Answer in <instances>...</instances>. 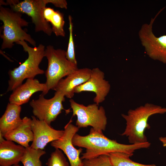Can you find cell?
<instances>
[{
  "mask_svg": "<svg viewBox=\"0 0 166 166\" xmlns=\"http://www.w3.org/2000/svg\"><path fill=\"white\" fill-rule=\"evenodd\" d=\"M72 142L74 146L86 148L85 152L81 157V160L116 152L126 153L131 156L136 150L148 148L151 145L148 141L130 144H120L105 136L102 131L95 130L93 128L86 136H81L76 133Z\"/></svg>",
  "mask_w": 166,
  "mask_h": 166,
  "instance_id": "1",
  "label": "cell"
},
{
  "mask_svg": "<svg viewBox=\"0 0 166 166\" xmlns=\"http://www.w3.org/2000/svg\"><path fill=\"white\" fill-rule=\"evenodd\" d=\"M165 113L166 108L149 103L130 109L127 114H121L126 121V126L121 135L127 137L131 144L146 142L147 139L144 133L146 128H150L148 123L149 118L154 114Z\"/></svg>",
  "mask_w": 166,
  "mask_h": 166,
  "instance_id": "2",
  "label": "cell"
},
{
  "mask_svg": "<svg viewBox=\"0 0 166 166\" xmlns=\"http://www.w3.org/2000/svg\"><path fill=\"white\" fill-rule=\"evenodd\" d=\"M21 45L28 54V57L18 67L9 70L7 91H13L22 84L26 79H34L37 75L45 73V71L39 67L40 64L45 57V46L40 44L38 46L32 47L25 41L16 43Z\"/></svg>",
  "mask_w": 166,
  "mask_h": 166,
  "instance_id": "3",
  "label": "cell"
},
{
  "mask_svg": "<svg viewBox=\"0 0 166 166\" xmlns=\"http://www.w3.org/2000/svg\"><path fill=\"white\" fill-rule=\"evenodd\" d=\"M0 20L3 24L0 28V37L2 40V49L11 48L20 41H26L34 47L36 42L22 27L28 26L29 23L22 17V13L11 8L0 6Z\"/></svg>",
  "mask_w": 166,
  "mask_h": 166,
  "instance_id": "4",
  "label": "cell"
},
{
  "mask_svg": "<svg viewBox=\"0 0 166 166\" xmlns=\"http://www.w3.org/2000/svg\"><path fill=\"white\" fill-rule=\"evenodd\" d=\"M0 6L10 5L13 11L26 14L31 18L35 26V31H42L49 36L53 32L49 22L45 19L44 12L46 5L51 3L55 6L67 9V2L65 0H8L6 2L0 0Z\"/></svg>",
  "mask_w": 166,
  "mask_h": 166,
  "instance_id": "5",
  "label": "cell"
},
{
  "mask_svg": "<svg viewBox=\"0 0 166 166\" xmlns=\"http://www.w3.org/2000/svg\"><path fill=\"white\" fill-rule=\"evenodd\" d=\"M45 57L48 61L47 68L45 73L46 78L45 83L48 93L50 89L53 90L61 79L78 68L77 64L67 59L66 51L60 49H55L52 45L46 46Z\"/></svg>",
  "mask_w": 166,
  "mask_h": 166,
  "instance_id": "6",
  "label": "cell"
},
{
  "mask_svg": "<svg viewBox=\"0 0 166 166\" xmlns=\"http://www.w3.org/2000/svg\"><path fill=\"white\" fill-rule=\"evenodd\" d=\"M73 116H76V125L78 128L91 126L98 131L105 130L107 118L104 107L94 103L85 106L76 102L71 99L69 101Z\"/></svg>",
  "mask_w": 166,
  "mask_h": 166,
  "instance_id": "7",
  "label": "cell"
},
{
  "mask_svg": "<svg viewBox=\"0 0 166 166\" xmlns=\"http://www.w3.org/2000/svg\"><path fill=\"white\" fill-rule=\"evenodd\" d=\"M65 97L61 93L56 91L53 97L47 99L42 93L38 99L33 100L30 103L34 115L38 120L44 121L50 125L62 110H65L67 113L70 112L65 110L63 106L62 103L65 101Z\"/></svg>",
  "mask_w": 166,
  "mask_h": 166,
  "instance_id": "8",
  "label": "cell"
},
{
  "mask_svg": "<svg viewBox=\"0 0 166 166\" xmlns=\"http://www.w3.org/2000/svg\"><path fill=\"white\" fill-rule=\"evenodd\" d=\"M159 12L149 24L143 25L139 32L141 43L146 54L154 60L166 64V35L156 37L152 32V25Z\"/></svg>",
  "mask_w": 166,
  "mask_h": 166,
  "instance_id": "9",
  "label": "cell"
},
{
  "mask_svg": "<svg viewBox=\"0 0 166 166\" xmlns=\"http://www.w3.org/2000/svg\"><path fill=\"white\" fill-rule=\"evenodd\" d=\"M72 118L64 127V132L59 139L51 142V145L55 148L62 150L65 154L69 160L70 166H82V160L80 157L82 149H77L73 145L72 140L79 128L73 124Z\"/></svg>",
  "mask_w": 166,
  "mask_h": 166,
  "instance_id": "10",
  "label": "cell"
},
{
  "mask_svg": "<svg viewBox=\"0 0 166 166\" xmlns=\"http://www.w3.org/2000/svg\"><path fill=\"white\" fill-rule=\"evenodd\" d=\"M104 73L98 68L91 70L90 76L85 83L76 87L74 93L84 91L92 92L96 94L93 101L99 105L104 101L110 89V85L108 81L104 79Z\"/></svg>",
  "mask_w": 166,
  "mask_h": 166,
  "instance_id": "11",
  "label": "cell"
},
{
  "mask_svg": "<svg viewBox=\"0 0 166 166\" xmlns=\"http://www.w3.org/2000/svg\"><path fill=\"white\" fill-rule=\"evenodd\" d=\"M32 118L34 139L31 148L43 150L48 143L60 139L63 135L64 130L55 129L45 121L37 119L34 116Z\"/></svg>",
  "mask_w": 166,
  "mask_h": 166,
  "instance_id": "12",
  "label": "cell"
},
{
  "mask_svg": "<svg viewBox=\"0 0 166 166\" xmlns=\"http://www.w3.org/2000/svg\"><path fill=\"white\" fill-rule=\"evenodd\" d=\"M42 92L44 95L48 93L45 83H41L36 79H28L26 82L13 91L9 98V103L21 105L27 103L33 94Z\"/></svg>",
  "mask_w": 166,
  "mask_h": 166,
  "instance_id": "13",
  "label": "cell"
},
{
  "mask_svg": "<svg viewBox=\"0 0 166 166\" xmlns=\"http://www.w3.org/2000/svg\"><path fill=\"white\" fill-rule=\"evenodd\" d=\"M92 69L87 68L78 69L59 81L53 89L59 92L66 97L71 99L74 95L75 88L87 81Z\"/></svg>",
  "mask_w": 166,
  "mask_h": 166,
  "instance_id": "14",
  "label": "cell"
},
{
  "mask_svg": "<svg viewBox=\"0 0 166 166\" xmlns=\"http://www.w3.org/2000/svg\"><path fill=\"white\" fill-rule=\"evenodd\" d=\"M26 148L16 145L13 141L4 140L0 142V165L12 166L21 161Z\"/></svg>",
  "mask_w": 166,
  "mask_h": 166,
  "instance_id": "15",
  "label": "cell"
},
{
  "mask_svg": "<svg viewBox=\"0 0 166 166\" xmlns=\"http://www.w3.org/2000/svg\"><path fill=\"white\" fill-rule=\"evenodd\" d=\"M21 124L14 129L4 136L6 140L14 141L24 147H29V143L33 141L34 134L31 127L32 119L25 117Z\"/></svg>",
  "mask_w": 166,
  "mask_h": 166,
  "instance_id": "16",
  "label": "cell"
},
{
  "mask_svg": "<svg viewBox=\"0 0 166 166\" xmlns=\"http://www.w3.org/2000/svg\"><path fill=\"white\" fill-rule=\"evenodd\" d=\"M21 107L8 103L4 114L0 119V133L4 136L18 127L22 119L20 117Z\"/></svg>",
  "mask_w": 166,
  "mask_h": 166,
  "instance_id": "17",
  "label": "cell"
},
{
  "mask_svg": "<svg viewBox=\"0 0 166 166\" xmlns=\"http://www.w3.org/2000/svg\"><path fill=\"white\" fill-rule=\"evenodd\" d=\"M44 15L46 20L51 23L53 32L56 36L65 37V34L64 26L65 22L63 14L58 10L55 11L53 8L46 7Z\"/></svg>",
  "mask_w": 166,
  "mask_h": 166,
  "instance_id": "18",
  "label": "cell"
},
{
  "mask_svg": "<svg viewBox=\"0 0 166 166\" xmlns=\"http://www.w3.org/2000/svg\"><path fill=\"white\" fill-rule=\"evenodd\" d=\"M25 153L21 162L23 166H42L40 158L46 152L43 150L35 149L30 146L26 148Z\"/></svg>",
  "mask_w": 166,
  "mask_h": 166,
  "instance_id": "19",
  "label": "cell"
},
{
  "mask_svg": "<svg viewBox=\"0 0 166 166\" xmlns=\"http://www.w3.org/2000/svg\"><path fill=\"white\" fill-rule=\"evenodd\" d=\"M113 166H156L155 164H144L131 160L130 155L124 152H116L108 155Z\"/></svg>",
  "mask_w": 166,
  "mask_h": 166,
  "instance_id": "20",
  "label": "cell"
},
{
  "mask_svg": "<svg viewBox=\"0 0 166 166\" xmlns=\"http://www.w3.org/2000/svg\"><path fill=\"white\" fill-rule=\"evenodd\" d=\"M69 27V38L68 46L66 51V56L67 59L70 61L74 64H77L75 53L74 42L73 37V24L72 18L69 15L68 16Z\"/></svg>",
  "mask_w": 166,
  "mask_h": 166,
  "instance_id": "21",
  "label": "cell"
},
{
  "mask_svg": "<svg viewBox=\"0 0 166 166\" xmlns=\"http://www.w3.org/2000/svg\"><path fill=\"white\" fill-rule=\"evenodd\" d=\"M47 166H69L61 150L55 148L46 164Z\"/></svg>",
  "mask_w": 166,
  "mask_h": 166,
  "instance_id": "22",
  "label": "cell"
},
{
  "mask_svg": "<svg viewBox=\"0 0 166 166\" xmlns=\"http://www.w3.org/2000/svg\"><path fill=\"white\" fill-rule=\"evenodd\" d=\"M82 166H113L110 158L108 155L82 160Z\"/></svg>",
  "mask_w": 166,
  "mask_h": 166,
  "instance_id": "23",
  "label": "cell"
},
{
  "mask_svg": "<svg viewBox=\"0 0 166 166\" xmlns=\"http://www.w3.org/2000/svg\"><path fill=\"white\" fill-rule=\"evenodd\" d=\"M160 140L162 143L163 146L164 147L166 146V137H159Z\"/></svg>",
  "mask_w": 166,
  "mask_h": 166,
  "instance_id": "24",
  "label": "cell"
},
{
  "mask_svg": "<svg viewBox=\"0 0 166 166\" xmlns=\"http://www.w3.org/2000/svg\"><path fill=\"white\" fill-rule=\"evenodd\" d=\"M12 166H20L19 165V164H18L13 165Z\"/></svg>",
  "mask_w": 166,
  "mask_h": 166,
  "instance_id": "25",
  "label": "cell"
}]
</instances>
